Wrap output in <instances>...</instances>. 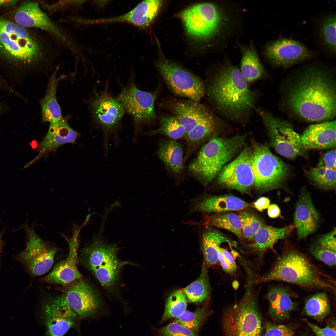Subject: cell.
Here are the masks:
<instances>
[{
    "mask_svg": "<svg viewBox=\"0 0 336 336\" xmlns=\"http://www.w3.org/2000/svg\"><path fill=\"white\" fill-rule=\"evenodd\" d=\"M307 324L315 336H336L335 325L334 326L328 325L324 328H321L307 321Z\"/></svg>",
    "mask_w": 336,
    "mask_h": 336,
    "instance_id": "47",
    "label": "cell"
},
{
    "mask_svg": "<svg viewBox=\"0 0 336 336\" xmlns=\"http://www.w3.org/2000/svg\"><path fill=\"white\" fill-rule=\"evenodd\" d=\"M156 95V92L140 90L132 79L122 88L116 97L125 112L133 117L134 142L137 141L142 126L156 118L154 104Z\"/></svg>",
    "mask_w": 336,
    "mask_h": 336,
    "instance_id": "13",
    "label": "cell"
},
{
    "mask_svg": "<svg viewBox=\"0 0 336 336\" xmlns=\"http://www.w3.org/2000/svg\"><path fill=\"white\" fill-rule=\"evenodd\" d=\"M78 242L75 237L69 241V250L68 256L54 266L52 271L44 278L45 282L68 285L82 278L77 267Z\"/></svg>",
    "mask_w": 336,
    "mask_h": 336,
    "instance_id": "22",
    "label": "cell"
},
{
    "mask_svg": "<svg viewBox=\"0 0 336 336\" xmlns=\"http://www.w3.org/2000/svg\"><path fill=\"white\" fill-rule=\"evenodd\" d=\"M219 250L232 268L236 271L237 267L236 264L232 254L225 249L220 247L219 248Z\"/></svg>",
    "mask_w": 336,
    "mask_h": 336,
    "instance_id": "50",
    "label": "cell"
},
{
    "mask_svg": "<svg viewBox=\"0 0 336 336\" xmlns=\"http://www.w3.org/2000/svg\"><path fill=\"white\" fill-rule=\"evenodd\" d=\"M252 149L246 144L240 153L225 166L216 178L220 187L247 193L254 188V179L252 168Z\"/></svg>",
    "mask_w": 336,
    "mask_h": 336,
    "instance_id": "15",
    "label": "cell"
},
{
    "mask_svg": "<svg viewBox=\"0 0 336 336\" xmlns=\"http://www.w3.org/2000/svg\"><path fill=\"white\" fill-rule=\"evenodd\" d=\"M201 246L203 255L204 263L208 267L218 263V249L225 242L234 244L226 236L213 228H208L201 236Z\"/></svg>",
    "mask_w": 336,
    "mask_h": 336,
    "instance_id": "31",
    "label": "cell"
},
{
    "mask_svg": "<svg viewBox=\"0 0 336 336\" xmlns=\"http://www.w3.org/2000/svg\"><path fill=\"white\" fill-rule=\"evenodd\" d=\"M336 155L335 149L327 152L321 157L317 166L336 170Z\"/></svg>",
    "mask_w": 336,
    "mask_h": 336,
    "instance_id": "46",
    "label": "cell"
},
{
    "mask_svg": "<svg viewBox=\"0 0 336 336\" xmlns=\"http://www.w3.org/2000/svg\"><path fill=\"white\" fill-rule=\"evenodd\" d=\"M175 116L184 128L185 135L212 112L199 102L191 100L178 101L172 105Z\"/></svg>",
    "mask_w": 336,
    "mask_h": 336,
    "instance_id": "27",
    "label": "cell"
},
{
    "mask_svg": "<svg viewBox=\"0 0 336 336\" xmlns=\"http://www.w3.org/2000/svg\"><path fill=\"white\" fill-rule=\"evenodd\" d=\"M295 228L294 224L282 228L264 225L255 234L252 243L247 245L261 255L272 248L278 240L287 236Z\"/></svg>",
    "mask_w": 336,
    "mask_h": 336,
    "instance_id": "28",
    "label": "cell"
},
{
    "mask_svg": "<svg viewBox=\"0 0 336 336\" xmlns=\"http://www.w3.org/2000/svg\"><path fill=\"white\" fill-rule=\"evenodd\" d=\"M264 54L269 60L277 66L287 67L310 57L311 53L300 42L283 38L272 41L265 48Z\"/></svg>",
    "mask_w": 336,
    "mask_h": 336,
    "instance_id": "19",
    "label": "cell"
},
{
    "mask_svg": "<svg viewBox=\"0 0 336 336\" xmlns=\"http://www.w3.org/2000/svg\"><path fill=\"white\" fill-rule=\"evenodd\" d=\"M247 134L211 138L190 164L188 171L206 186L215 179L222 168L237 156L245 145Z\"/></svg>",
    "mask_w": 336,
    "mask_h": 336,
    "instance_id": "5",
    "label": "cell"
},
{
    "mask_svg": "<svg viewBox=\"0 0 336 336\" xmlns=\"http://www.w3.org/2000/svg\"><path fill=\"white\" fill-rule=\"evenodd\" d=\"M251 141L254 188L264 193L281 188L288 178V165L273 154L266 144Z\"/></svg>",
    "mask_w": 336,
    "mask_h": 336,
    "instance_id": "9",
    "label": "cell"
},
{
    "mask_svg": "<svg viewBox=\"0 0 336 336\" xmlns=\"http://www.w3.org/2000/svg\"><path fill=\"white\" fill-rule=\"evenodd\" d=\"M255 110L266 129L271 145L278 154L291 159L306 156L301 135L295 131L290 123L259 107Z\"/></svg>",
    "mask_w": 336,
    "mask_h": 336,
    "instance_id": "12",
    "label": "cell"
},
{
    "mask_svg": "<svg viewBox=\"0 0 336 336\" xmlns=\"http://www.w3.org/2000/svg\"><path fill=\"white\" fill-rule=\"evenodd\" d=\"M290 87L286 97L289 110L306 120H330L336 115L335 85L325 69L310 66Z\"/></svg>",
    "mask_w": 336,
    "mask_h": 336,
    "instance_id": "2",
    "label": "cell"
},
{
    "mask_svg": "<svg viewBox=\"0 0 336 336\" xmlns=\"http://www.w3.org/2000/svg\"><path fill=\"white\" fill-rule=\"evenodd\" d=\"M156 67L167 86L177 95L199 102L205 94L204 82L182 66L162 59L157 62Z\"/></svg>",
    "mask_w": 336,
    "mask_h": 336,
    "instance_id": "14",
    "label": "cell"
},
{
    "mask_svg": "<svg viewBox=\"0 0 336 336\" xmlns=\"http://www.w3.org/2000/svg\"><path fill=\"white\" fill-rule=\"evenodd\" d=\"M222 115L234 121L246 122L255 108L256 96L236 67L227 64L211 78L205 93Z\"/></svg>",
    "mask_w": 336,
    "mask_h": 336,
    "instance_id": "3",
    "label": "cell"
},
{
    "mask_svg": "<svg viewBox=\"0 0 336 336\" xmlns=\"http://www.w3.org/2000/svg\"><path fill=\"white\" fill-rule=\"evenodd\" d=\"M208 223L211 226L226 230L234 234L240 239L243 238L241 222L238 215L235 213H217L209 217Z\"/></svg>",
    "mask_w": 336,
    "mask_h": 336,
    "instance_id": "37",
    "label": "cell"
},
{
    "mask_svg": "<svg viewBox=\"0 0 336 336\" xmlns=\"http://www.w3.org/2000/svg\"><path fill=\"white\" fill-rule=\"evenodd\" d=\"M263 336H293L294 333L290 327L266 321L263 324Z\"/></svg>",
    "mask_w": 336,
    "mask_h": 336,
    "instance_id": "45",
    "label": "cell"
},
{
    "mask_svg": "<svg viewBox=\"0 0 336 336\" xmlns=\"http://www.w3.org/2000/svg\"><path fill=\"white\" fill-rule=\"evenodd\" d=\"M18 1L15 0H0V7H9L15 5Z\"/></svg>",
    "mask_w": 336,
    "mask_h": 336,
    "instance_id": "52",
    "label": "cell"
},
{
    "mask_svg": "<svg viewBox=\"0 0 336 336\" xmlns=\"http://www.w3.org/2000/svg\"><path fill=\"white\" fill-rule=\"evenodd\" d=\"M336 15L331 14L325 16L319 28V36L322 44L331 54H336Z\"/></svg>",
    "mask_w": 336,
    "mask_h": 336,
    "instance_id": "39",
    "label": "cell"
},
{
    "mask_svg": "<svg viewBox=\"0 0 336 336\" xmlns=\"http://www.w3.org/2000/svg\"><path fill=\"white\" fill-rule=\"evenodd\" d=\"M181 290L188 300L192 303H201L208 298L211 293V287L207 266L204 263L199 277Z\"/></svg>",
    "mask_w": 336,
    "mask_h": 336,
    "instance_id": "35",
    "label": "cell"
},
{
    "mask_svg": "<svg viewBox=\"0 0 336 336\" xmlns=\"http://www.w3.org/2000/svg\"><path fill=\"white\" fill-rule=\"evenodd\" d=\"M209 314L208 309L203 306L193 312L186 310L173 322L195 332L198 331Z\"/></svg>",
    "mask_w": 336,
    "mask_h": 336,
    "instance_id": "42",
    "label": "cell"
},
{
    "mask_svg": "<svg viewBox=\"0 0 336 336\" xmlns=\"http://www.w3.org/2000/svg\"><path fill=\"white\" fill-rule=\"evenodd\" d=\"M179 16L189 35L204 40L219 35L228 21L221 7L209 2L192 6L182 11Z\"/></svg>",
    "mask_w": 336,
    "mask_h": 336,
    "instance_id": "10",
    "label": "cell"
},
{
    "mask_svg": "<svg viewBox=\"0 0 336 336\" xmlns=\"http://www.w3.org/2000/svg\"><path fill=\"white\" fill-rule=\"evenodd\" d=\"M161 336H198L195 332L174 322L158 329Z\"/></svg>",
    "mask_w": 336,
    "mask_h": 336,
    "instance_id": "44",
    "label": "cell"
},
{
    "mask_svg": "<svg viewBox=\"0 0 336 336\" xmlns=\"http://www.w3.org/2000/svg\"><path fill=\"white\" fill-rule=\"evenodd\" d=\"M102 232V226L99 233L81 250L80 259L102 286L110 290L116 285L122 268L128 263L119 259L117 246L105 241Z\"/></svg>",
    "mask_w": 336,
    "mask_h": 336,
    "instance_id": "7",
    "label": "cell"
},
{
    "mask_svg": "<svg viewBox=\"0 0 336 336\" xmlns=\"http://www.w3.org/2000/svg\"><path fill=\"white\" fill-rule=\"evenodd\" d=\"M160 125L158 128L147 132L149 136L159 133L163 134L174 140L185 137L184 129L174 116H164L160 120Z\"/></svg>",
    "mask_w": 336,
    "mask_h": 336,
    "instance_id": "41",
    "label": "cell"
},
{
    "mask_svg": "<svg viewBox=\"0 0 336 336\" xmlns=\"http://www.w3.org/2000/svg\"><path fill=\"white\" fill-rule=\"evenodd\" d=\"M242 226V237L252 241L257 231L264 224L261 218L254 212L247 210L239 212Z\"/></svg>",
    "mask_w": 336,
    "mask_h": 336,
    "instance_id": "43",
    "label": "cell"
},
{
    "mask_svg": "<svg viewBox=\"0 0 336 336\" xmlns=\"http://www.w3.org/2000/svg\"><path fill=\"white\" fill-rule=\"evenodd\" d=\"M336 230L319 237L310 246L311 254L316 259L330 266L336 265Z\"/></svg>",
    "mask_w": 336,
    "mask_h": 336,
    "instance_id": "33",
    "label": "cell"
},
{
    "mask_svg": "<svg viewBox=\"0 0 336 336\" xmlns=\"http://www.w3.org/2000/svg\"><path fill=\"white\" fill-rule=\"evenodd\" d=\"M63 295L70 308L80 319L93 315L101 305L97 292L82 278L68 285Z\"/></svg>",
    "mask_w": 336,
    "mask_h": 336,
    "instance_id": "18",
    "label": "cell"
},
{
    "mask_svg": "<svg viewBox=\"0 0 336 336\" xmlns=\"http://www.w3.org/2000/svg\"><path fill=\"white\" fill-rule=\"evenodd\" d=\"M58 70L57 67L49 77L45 95L40 100L42 120L49 123L57 122L63 118L56 93L58 83L64 76L57 77Z\"/></svg>",
    "mask_w": 336,
    "mask_h": 336,
    "instance_id": "29",
    "label": "cell"
},
{
    "mask_svg": "<svg viewBox=\"0 0 336 336\" xmlns=\"http://www.w3.org/2000/svg\"><path fill=\"white\" fill-rule=\"evenodd\" d=\"M309 179L315 185L323 189H334L336 187V170L316 166L307 173Z\"/></svg>",
    "mask_w": 336,
    "mask_h": 336,
    "instance_id": "40",
    "label": "cell"
},
{
    "mask_svg": "<svg viewBox=\"0 0 336 336\" xmlns=\"http://www.w3.org/2000/svg\"><path fill=\"white\" fill-rule=\"evenodd\" d=\"M14 19L15 23L21 26L38 29L48 34L68 48L75 56L80 57L78 45L64 30L50 19L38 2H23L15 11Z\"/></svg>",
    "mask_w": 336,
    "mask_h": 336,
    "instance_id": "11",
    "label": "cell"
},
{
    "mask_svg": "<svg viewBox=\"0 0 336 336\" xmlns=\"http://www.w3.org/2000/svg\"><path fill=\"white\" fill-rule=\"evenodd\" d=\"M88 103L94 125L101 130L104 154L107 155L111 138L115 147L119 144V135L125 112L117 97L111 94L107 85L99 91L94 89Z\"/></svg>",
    "mask_w": 336,
    "mask_h": 336,
    "instance_id": "8",
    "label": "cell"
},
{
    "mask_svg": "<svg viewBox=\"0 0 336 336\" xmlns=\"http://www.w3.org/2000/svg\"><path fill=\"white\" fill-rule=\"evenodd\" d=\"M241 298L224 311L222 320L223 336H263L262 318L254 288L255 279L248 276Z\"/></svg>",
    "mask_w": 336,
    "mask_h": 336,
    "instance_id": "6",
    "label": "cell"
},
{
    "mask_svg": "<svg viewBox=\"0 0 336 336\" xmlns=\"http://www.w3.org/2000/svg\"><path fill=\"white\" fill-rule=\"evenodd\" d=\"M294 217L299 240L305 239L314 233L318 226L319 214L313 203L310 194L306 191L300 194Z\"/></svg>",
    "mask_w": 336,
    "mask_h": 336,
    "instance_id": "24",
    "label": "cell"
},
{
    "mask_svg": "<svg viewBox=\"0 0 336 336\" xmlns=\"http://www.w3.org/2000/svg\"><path fill=\"white\" fill-rule=\"evenodd\" d=\"M336 121L328 120L311 125L301 135L304 149H324L336 147Z\"/></svg>",
    "mask_w": 336,
    "mask_h": 336,
    "instance_id": "25",
    "label": "cell"
},
{
    "mask_svg": "<svg viewBox=\"0 0 336 336\" xmlns=\"http://www.w3.org/2000/svg\"><path fill=\"white\" fill-rule=\"evenodd\" d=\"M250 206L249 203L232 195L203 196L193 200L190 212L218 213L241 211Z\"/></svg>",
    "mask_w": 336,
    "mask_h": 336,
    "instance_id": "23",
    "label": "cell"
},
{
    "mask_svg": "<svg viewBox=\"0 0 336 336\" xmlns=\"http://www.w3.org/2000/svg\"><path fill=\"white\" fill-rule=\"evenodd\" d=\"M240 70L248 83L253 82L264 75V67L255 50L252 46L243 50Z\"/></svg>",
    "mask_w": 336,
    "mask_h": 336,
    "instance_id": "34",
    "label": "cell"
},
{
    "mask_svg": "<svg viewBox=\"0 0 336 336\" xmlns=\"http://www.w3.org/2000/svg\"><path fill=\"white\" fill-rule=\"evenodd\" d=\"M0 89L10 91L11 89L7 82L2 77L0 76Z\"/></svg>",
    "mask_w": 336,
    "mask_h": 336,
    "instance_id": "53",
    "label": "cell"
},
{
    "mask_svg": "<svg viewBox=\"0 0 336 336\" xmlns=\"http://www.w3.org/2000/svg\"><path fill=\"white\" fill-rule=\"evenodd\" d=\"M297 296L296 294L283 286L270 287L266 297L269 304L268 313L273 320L281 322L288 319L290 313L297 306V304L292 298Z\"/></svg>",
    "mask_w": 336,
    "mask_h": 336,
    "instance_id": "26",
    "label": "cell"
},
{
    "mask_svg": "<svg viewBox=\"0 0 336 336\" xmlns=\"http://www.w3.org/2000/svg\"><path fill=\"white\" fill-rule=\"evenodd\" d=\"M159 0L143 1L129 12L117 17L91 20V23L113 22L128 23L140 28L149 26L157 15L163 4Z\"/></svg>",
    "mask_w": 336,
    "mask_h": 336,
    "instance_id": "21",
    "label": "cell"
},
{
    "mask_svg": "<svg viewBox=\"0 0 336 336\" xmlns=\"http://www.w3.org/2000/svg\"><path fill=\"white\" fill-rule=\"evenodd\" d=\"M187 302V297L181 290L172 292L167 300L161 321L179 317L186 310Z\"/></svg>",
    "mask_w": 336,
    "mask_h": 336,
    "instance_id": "38",
    "label": "cell"
},
{
    "mask_svg": "<svg viewBox=\"0 0 336 336\" xmlns=\"http://www.w3.org/2000/svg\"><path fill=\"white\" fill-rule=\"evenodd\" d=\"M218 261L223 270L226 273L232 274H234L236 272L226 260L219 250Z\"/></svg>",
    "mask_w": 336,
    "mask_h": 336,
    "instance_id": "49",
    "label": "cell"
},
{
    "mask_svg": "<svg viewBox=\"0 0 336 336\" xmlns=\"http://www.w3.org/2000/svg\"><path fill=\"white\" fill-rule=\"evenodd\" d=\"M41 314L48 336H64L74 326L78 318L63 294L45 300Z\"/></svg>",
    "mask_w": 336,
    "mask_h": 336,
    "instance_id": "17",
    "label": "cell"
},
{
    "mask_svg": "<svg viewBox=\"0 0 336 336\" xmlns=\"http://www.w3.org/2000/svg\"><path fill=\"white\" fill-rule=\"evenodd\" d=\"M3 234V232H1L0 234V253L1 251V250L2 245V237Z\"/></svg>",
    "mask_w": 336,
    "mask_h": 336,
    "instance_id": "54",
    "label": "cell"
},
{
    "mask_svg": "<svg viewBox=\"0 0 336 336\" xmlns=\"http://www.w3.org/2000/svg\"><path fill=\"white\" fill-rule=\"evenodd\" d=\"M270 203L269 199L266 197H261L253 203L254 207L259 211L262 212L268 208Z\"/></svg>",
    "mask_w": 336,
    "mask_h": 336,
    "instance_id": "48",
    "label": "cell"
},
{
    "mask_svg": "<svg viewBox=\"0 0 336 336\" xmlns=\"http://www.w3.org/2000/svg\"><path fill=\"white\" fill-rule=\"evenodd\" d=\"M226 123L212 112L208 117L186 134L189 145L195 146L220 134L226 128Z\"/></svg>",
    "mask_w": 336,
    "mask_h": 336,
    "instance_id": "30",
    "label": "cell"
},
{
    "mask_svg": "<svg viewBox=\"0 0 336 336\" xmlns=\"http://www.w3.org/2000/svg\"><path fill=\"white\" fill-rule=\"evenodd\" d=\"M5 110V107L0 103V115Z\"/></svg>",
    "mask_w": 336,
    "mask_h": 336,
    "instance_id": "55",
    "label": "cell"
},
{
    "mask_svg": "<svg viewBox=\"0 0 336 336\" xmlns=\"http://www.w3.org/2000/svg\"><path fill=\"white\" fill-rule=\"evenodd\" d=\"M68 116L62 118L58 122L50 123L48 130L43 140L37 145V156L28 165L49 153L54 152L60 146L67 143H75L80 134L69 125Z\"/></svg>",
    "mask_w": 336,
    "mask_h": 336,
    "instance_id": "20",
    "label": "cell"
},
{
    "mask_svg": "<svg viewBox=\"0 0 336 336\" xmlns=\"http://www.w3.org/2000/svg\"><path fill=\"white\" fill-rule=\"evenodd\" d=\"M304 311L307 315L315 320H322L330 312L329 298L325 292L316 293L306 300Z\"/></svg>",
    "mask_w": 336,
    "mask_h": 336,
    "instance_id": "36",
    "label": "cell"
},
{
    "mask_svg": "<svg viewBox=\"0 0 336 336\" xmlns=\"http://www.w3.org/2000/svg\"><path fill=\"white\" fill-rule=\"evenodd\" d=\"M282 281L304 288L328 291L334 294L336 283L304 255L294 249L284 252L266 273L256 279V283Z\"/></svg>",
    "mask_w": 336,
    "mask_h": 336,
    "instance_id": "4",
    "label": "cell"
},
{
    "mask_svg": "<svg viewBox=\"0 0 336 336\" xmlns=\"http://www.w3.org/2000/svg\"><path fill=\"white\" fill-rule=\"evenodd\" d=\"M157 153L168 170L175 174L181 172L183 152L180 144L174 140L162 141L159 144Z\"/></svg>",
    "mask_w": 336,
    "mask_h": 336,
    "instance_id": "32",
    "label": "cell"
},
{
    "mask_svg": "<svg viewBox=\"0 0 336 336\" xmlns=\"http://www.w3.org/2000/svg\"><path fill=\"white\" fill-rule=\"evenodd\" d=\"M23 227L26 232L27 240L19 259L30 274L34 276L43 275L51 268L58 249L41 239L33 227L26 224Z\"/></svg>",
    "mask_w": 336,
    "mask_h": 336,
    "instance_id": "16",
    "label": "cell"
},
{
    "mask_svg": "<svg viewBox=\"0 0 336 336\" xmlns=\"http://www.w3.org/2000/svg\"><path fill=\"white\" fill-rule=\"evenodd\" d=\"M280 213L279 207L275 204L269 205L268 208V214L270 218H277L280 215Z\"/></svg>",
    "mask_w": 336,
    "mask_h": 336,
    "instance_id": "51",
    "label": "cell"
},
{
    "mask_svg": "<svg viewBox=\"0 0 336 336\" xmlns=\"http://www.w3.org/2000/svg\"><path fill=\"white\" fill-rule=\"evenodd\" d=\"M0 16V61L27 69L48 68L58 56L51 36Z\"/></svg>",
    "mask_w": 336,
    "mask_h": 336,
    "instance_id": "1",
    "label": "cell"
}]
</instances>
